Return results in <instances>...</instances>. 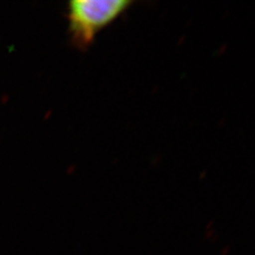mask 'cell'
<instances>
[{"label": "cell", "instance_id": "cell-1", "mask_svg": "<svg viewBox=\"0 0 255 255\" xmlns=\"http://www.w3.org/2000/svg\"><path fill=\"white\" fill-rule=\"evenodd\" d=\"M128 0H73L68 4L69 32L74 45L86 48L97 33L131 4Z\"/></svg>", "mask_w": 255, "mask_h": 255}]
</instances>
